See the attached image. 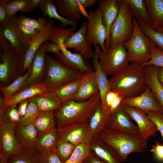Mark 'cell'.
Segmentation results:
<instances>
[{"mask_svg": "<svg viewBox=\"0 0 163 163\" xmlns=\"http://www.w3.org/2000/svg\"><path fill=\"white\" fill-rule=\"evenodd\" d=\"M0 158H8L25 149L16 137L15 129L17 123L7 117L4 110H0Z\"/></svg>", "mask_w": 163, "mask_h": 163, "instance_id": "obj_9", "label": "cell"}, {"mask_svg": "<svg viewBox=\"0 0 163 163\" xmlns=\"http://www.w3.org/2000/svg\"><path fill=\"white\" fill-rule=\"evenodd\" d=\"M75 147L68 142L59 139L56 145L55 152L64 162L71 156Z\"/></svg>", "mask_w": 163, "mask_h": 163, "instance_id": "obj_43", "label": "cell"}, {"mask_svg": "<svg viewBox=\"0 0 163 163\" xmlns=\"http://www.w3.org/2000/svg\"><path fill=\"white\" fill-rule=\"evenodd\" d=\"M0 80L4 82L13 72L23 71L25 53L16 49L0 35Z\"/></svg>", "mask_w": 163, "mask_h": 163, "instance_id": "obj_8", "label": "cell"}, {"mask_svg": "<svg viewBox=\"0 0 163 163\" xmlns=\"http://www.w3.org/2000/svg\"><path fill=\"white\" fill-rule=\"evenodd\" d=\"M138 24L144 34L154 43L156 47L163 51V32L155 30L149 25Z\"/></svg>", "mask_w": 163, "mask_h": 163, "instance_id": "obj_41", "label": "cell"}, {"mask_svg": "<svg viewBox=\"0 0 163 163\" xmlns=\"http://www.w3.org/2000/svg\"><path fill=\"white\" fill-rule=\"evenodd\" d=\"M98 0H56L57 10L65 18L78 21L82 18L81 10L94 5Z\"/></svg>", "mask_w": 163, "mask_h": 163, "instance_id": "obj_11", "label": "cell"}, {"mask_svg": "<svg viewBox=\"0 0 163 163\" xmlns=\"http://www.w3.org/2000/svg\"><path fill=\"white\" fill-rule=\"evenodd\" d=\"M5 113L7 117L11 121L18 123L21 117L18 109L15 107H5Z\"/></svg>", "mask_w": 163, "mask_h": 163, "instance_id": "obj_49", "label": "cell"}, {"mask_svg": "<svg viewBox=\"0 0 163 163\" xmlns=\"http://www.w3.org/2000/svg\"><path fill=\"white\" fill-rule=\"evenodd\" d=\"M56 123L53 111H40L32 123L39 134L54 128Z\"/></svg>", "mask_w": 163, "mask_h": 163, "instance_id": "obj_33", "label": "cell"}, {"mask_svg": "<svg viewBox=\"0 0 163 163\" xmlns=\"http://www.w3.org/2000/svg\"><path fill=\"white\" fill-rule=\"evenodd\" d=\"M18 25L23 38L26 43L30 46L39 31L26 25L18 23Z\"/></svg>", "mask_w": 163, "mask_h": 163, "instance_id": "obj_46", "label": "cell"}, {"mask_svg": "<svg viewBox=\"0 0 163 163\" xmlns=\"http://www.w3.org/2000/svg\"><path fill=\"white\" fill-rule=\"evenodd\" d=\"M91 151L106 163H121L117 152L111 147L101 141L98 135L93 137L89 142Z\"/></svg>", "mask_w": 163, "mask_h": 163, "instance_id": "obj_25", "label": "cell"}, {"mask_svg": "<svg viewBox=\"0 0 163 163\" xmlns=\"http://www.w3.org/2000/svg\"><path fill=\"white\" fill-rule=\"evenodd\" d=\"M125 0L130 8L133 18L138 23L150 26L147 10L144 0Z\"/></svg>", "mask_w": 163, "mask_h": 163, "instance_id": "obj_34", "label": "cell"}, {"mask_svg": "<svg viewBox=\"0 0 163 163\" xmlns=\"http://www.w3.org/2000/svg\"><path fill=\"white\" fill-rule=\"evenodd\" d=\"M58 139V129L55 127L38 134L35 149L40 154L55 152Z\"/></svg>", "mask_w": 163, "mask_h": 163, "instance_id": "obj_28", "label": "cell"}, {"mask_svg": "<svg viewBox=\"0 0 163 163\" xmlns=\"http://www.w3.org/2000/svg\"><path fill=\"white\" fill-rule=\"evenodd\" d=\"M158 31L163 32V28L156 30Z\"/></svg>", "mask_w": 163, "mask_h": 163, "instance_id": "obj_60", "label": "cell"}, {"mask_svg": "<svg viewBox=\"0 0 163 163\" xmlns=\"http://www.w3.org/2000/svg\"><path fill=\"white\" fill-rule=\"evenodd\" d=\"M57 129L59 139L68 142L75 146L83 142L89 143L88 123L71 124Z\"/></svg>", "mask_w": 163, "mask_h": 163, "instance_id": "obj_14", "label": "cell"}, {"mask_svg": "<svg viewBox=\"0 0 163 163\" xmlns=\"http://www.w3.org/2000/svg\"><path fill=\"white\" fill-rule=\"evenodd\" d=\"M46 61V75L42 83L47 92H54L68 82L81 78L84 74L68 68L59 60L47 54Z\"/></svg>", "mask_w": 163, "mask_h": 163, "instance_id": "obj_4", "label": "cell"}, {"mask_svg": "<svg viewBox=\"0 0 163 163\" xmlns=\"http://www.w3.org/2000/svg\"><path fill=\"white\" fill-rule=\"evenodd\" d=\"M50 19L46 18L35 19L23 15H20L17 18L18 24L30 26L39 31L43 29L47 25Z\"/></svg>", "mask_w": 163, "mask_h": 163, "instance_id": "obj_42", "label": "cell"}, {"mask_svg": "<svg viewBox=\"0 0 163 163\" xmlns=\"http://www.w3.org/2000/svg\"><path fill=\"white\" fill-rule=\"evenodd\" d=\"M0 35L16 49L25 53L29 47L21 34L15 16L10 17L6 24L0 26Z\"/></svg>", "mask_w": 163, "mask_h": 163, "instance_id": "obj_18", "label": "cell"}, {"mask_svg": "<svg viewBox=\"0 0 163 163\" xmlns=\"http://www.w3.org/2000/svg\"><path fill=\"white\" fill-rule=\"evenodd\" d=\"M94 52L92 63L99 86L101 102L103 106L106 93L110 89L109 82V79L107 77V76L101 67L96 51L94 50Z\"/></svg>", "mask_w": 163, "mask_h": 163, "instance_id": "obj_32", "label": "cell"}, {"mask_svg": "<svg viewBox=\"0 0 163 163\" xmlns=\"http://www.w3.org/2000/svg\"><path fill=\"white\" fill-rule=\"evenodd\" d=\"M122 104L138 108L146 114L151 111L162 113L153 93L147 85L144 91L139 95L124 98Z\"/></svg>", "mask_w": 163, "mask_h": 163, "instance_id": "obj_15", "label": "cell"}, {"mask_svg": "<svg viewBox=\"0 0 163 163\" xmlns=\"http://www.w3.org/2000/svg\"><path fill=\"white\" fill-rule=\"evenodd\" d=\"M101 67L107 76H113L130 63L126 48L123 44L110 47L104 52L99 46H94Z\"/></svg>", "mask_w": 163, "mask_h": 163, "instance_id": "obj_6", "label": "cell"}, {"mask_svg": "<svg viewBox=\"0 0 163 163\" xmlns=\"http://www.w3.org/2000/svg\"><path fill=\"white\" fill-rule=\"evenodd\" d=\"M121 1L100 0L97 2L98 8L101 11L103 21L107 31V38L105 44L106 50L110 47V30L118 14Z\"/></svg>", "mask_w": 163, "mask_h": 163, "instance_id": "obj_19", "label": "cell"}, {"mask_svg": "<svg viewBox=\"0 0 163 163\" xmlns=\"http://www.w3.org/2000/svg\"><path fill=\"white\" fill-rule=\"evenodd\" d=\"M133 29L129 39L123 44L127 50L129 62L143 64L151 58L150 49L156 46L142 32L133 18Z\"/></svg>", "mask_w": 163, "mask_h": 163, "instance_id": "obj_5", "label": "cell"}, {"mask_svg": "<svg viewBox=\"0 0 163 163\" xmlns=\"http://www.w3.org/2000/svg\"><path fill=\"white\" fill-rule=\"evenodd\" d=\"M122 107L132 120L137 124L139 134L148 140L158 132L155 123L144 111L138 108L122 105Z\"/></svg>", "mask_w": 163, "mask_h": 163, "instance_id": "obj_13", "label": "cell"}, {"mask_svg": "<svg viewBox=\"0 0 163 163\" xmlns=\"http://www.w3.org/2000/svg\"><path fill=\"white\" fill-rule=\"evenodd\" d=\"M147 114L155 124L163 139V113L160 112L151 111Z\"/></svg>", "mask_w": 163, "mask_h": 163, "instance_id": "obj_47", "label": "cell"}, {"mask_svg": "<svg viewBox=\"0 0 163 163\" xmlns=\"http://www.w3.org/2000/svg\"><path fill=\"white\" fill-rule=\"evenodd\" d=\"M5 6L9 16H15L19 11L30 12L34 8L33 7L31 0H5Z\"/></svg>", "mask_w": 163, "mask_h": 163, "instance_id": "obj_37", "label": "cell"}, {"mask_svg": "<svg viewBox=\"0 0 163 163\" xmlns=\"http://www.w3.org/2000/svg\"><path fill=\"white\" fill-rule=\"evenodd\" d=\"M29 102L25 115L21 118L18 123L28 124L32 123L40 111L33 101L28 99Z\"/></svg>", "mask_w": 163, "mask_h": 163, "instance_id": "obj_44", "label": "cell"}, {"mask_svg": "<svg viewBox=\"0 0 163 163\" xmlns=\"http://www.w3.org/2000/svg\"><path fill=\"white\" fill-rule=\"evenodd\" d=\"M38 7L40 13L44 16L47 15L50 19L52 18L59 20L64 27L69 26L75 28L78 21L68 19L60 15L53 0H42Z\"/></svg>", "mask_w": 163, "mask_h": 163, "instance_id": "obj_31", "label": "cell"}, {"mask_svg": "<svg viewBox=\"0 0 163 163\" xmlns=\"http://www.w3.org/2000/svg\"><path fill=\"white\" fill-rule=\"evenodd\" d=\"M151 58L147 62L141 64L143 66L153 65L159 68H163V51L156 46L150 50Z\"/></svg>", "mask_w": 163, "mask_h": 163, "instance_id": "obj_45", "label": "cell"}, {"mask_svg": "<svg viewBox=\"0 0 163 163\" xmlns=\"http://www.w3.org/2000/svg\"><path fill=\"white\" fill-rule=\"evenodd\" d=\"M10 17L6 8L5 0H0V26L6 24L8 21Z\"/></svg>", "mask_w": 163, "mask_h": 163, "instance_id": "obj_51", "label": "cell"}, {"mask_svg": "<svg viewBox=\"0 0 163 163\" xmlns=\"http://www.w3.org/2000/svg\"><path fill=\"white\" fill-rule=\"evenodd\" d=\"M101 101L99 92L83 101L70 100L62 103L56 111L57 128L75 123H88L97 105Z\"/></svg>", "mask_w": 163, "mask_h": 163, "instance_id": "obj_2", "label": "cell"}, {"mask_svg": "<svg viewBox=\"0 0 163 163\" xmlns=\"http://www.w3.org/2000/svg\"><path fill=\"white\" fill-rule=\"evenodd\" d=\"M8 163H41L40 154L36 150H27L9 157Z\"/></svg>", "mask_w": 163, "mask_h": 163, "instance_id": "obj_38", "label": "cell"}, {"mask_svg": "<svg viewBox=\"0 0 163 163\" xmlns=\"http://www.w3.org/2000/svg\"><path fill=\"white\" fill-rule=\"evenodd\" d=\"M109 80L110 90L125 98L139 95L147 86L145 67L136 62H130Z\"/></svg>", "mask_w": 163, "mask_h": 163, "instance_id": "obj_1", "label": "cell"}, {"mask_svg": "<svg viewBox=\"0 0 163 163\" xmlns=\"http://www.w3.org/2000/svg\"><path fill=\"white\" fill-rule=\"evenodd\" d=\"M32 5L34 8L39 7L42 0H31Z\"/></svg>", "mask_w": 163, "mask_h": 163, "instance_id": "obj_58", "label": "cell"}, {"mask_svg": "<svg viewBox=\"0 0 163 163\" xmlns=\"http://www.w3.org/2000/svg\"><path fill=\"white\" fill-rule=\"evenodd\" d=\"M124 98L123 96L120 94L107 109L108 112L110 114L120 108L122 106L123 101Z\"/></svg>", "mask_w": 163, "mask_h": 163, "instance_id": "obj_54", "label": "cell"}, {"mask_svg": "<svg viewBox=\"0 0 163 163\" xmlns=\"http://www.w3.org/2000/svg\"><path fill=\"white\" fill-rule=\"evenodd\" d=\"M75 28L65 29L54 25L49 40L59 45L60 47L64 45L66 40L75 32Z\"/></svg>", "mask_w": 163, "mask_h": 163, "instance_id": "obj_40", "label": "cell"}, {"mask_svg": "<svg viewBox=\"0 0 163 163\" xmlns=\"http://www.w3.org/2000/svg\"><path fill=\"white\" fill-rule=\"evenodd\" d=\"M87 18L86 35L88 42L94 47L99 45L103 51H105L107 34L101 9L98 7L94 11L90 10Z\"/></svg>", "mask_w": 163, "mask_h": 163, "instance_id": "obj_10", "label": "cell"}, {"mask_svg": "<svg viewBox=\"0 0 163 163\" xmlns=\"http://www.w3.org/2000/svg\"><path fill=\"white\" fill-rule=\"evenodd\" d=\"M99 92L98 85L94 71L83 75L77 94L73 100H86Z\"/></svg>", "mask_w": 163, "mask_h": 163, "instance_id": "obj_24", "label": "cell"}, {"mask_svg": "<svg viewBox=\"0 0 163 163\" xmlns=\"http://www.w3.org/2000/svg\"><path fill=\"white\" fill-rule=\"evenodd\" d=\"M15 133L18 142L24 149L36 150L38 133L33 123H17Z\"/></svg>", "mask_w": 163, "mask_h": 163, "instance_id": "obj_23", "label": "cell"}, {"mask_svg": "<svg viewBox=\"0 0 163 163\" xmlns=\"http://www.w3.org/2000/svg\"><path fill=\"white\" fill-rule=\"evenodd\" d=\"M29 99L34 102L40 111H56L63 103L54 92L47 91Z\"/></svg>", "mask_w": 163, "mask_h": 163, "instance_id": "obj_29", "label": "cell"}, {"mask_svg": "<svg viewBox=\"0 0 163 163\" xmlns=\"http://www.w3.org/2000/svg\"><path fill=\"white\" fill-rule=\"evenodd\" d=\"M0 163H8V158H0Z\"/></svg>", "mask_w": 163, "mask_h": 163, "instance_id": "obj_59", "label": "cell"}, {"mask_svg": "<svg viewBox=\"0 0 163 163\" xmlns=\"http://www.w3.org/2000/svg\"><path fill=\"white\" fill-rule=\"evenodd\" d=\"M31 70V66L24 75L17 78L11 83L6 86H1L0 89L4 98L10 97L25 87Z\"/></svg>", "mask_w": 163, "mask_h": 163, "instance_id": "obj_36", "label": "cell"}, {"mask_svg": "<svg viewBox=\"0 0 163 163\" xmlns=\"http://www.w3.org/2000/svg\"><path fill=\"white\" fill-rule=\"evenodd\" d=\"M46 52L42 44L38 49L31 65L30 73L24 87L28 88L39 83L40 81L46 72Z\"/></svg>", "mask_w": 163, "mask_h": 163, "instance_id": "obj_21", "label": "cell"}, {"mask_svg": "<svg viewBox=\"0 0 163 163\" xmlns=\"http://www.w3.org/2000/svg\"><path fill=\"white\" fill-rule=\"evenodd\" d=\"M84 163H106L97 156L91 151L89 155L85 161Z\"/></svg>", "mask_w": 163, "mask_h": 163, "instance_id": "obj_55", "label": "cell"}, {"mask_svg": "<svg viewBox=\"0 0 163 163\" xmlns=\"http://www.w3.org/2000/svg\"><path fill=\"white\" fill-rule=\"evenodd\" d=\"M61 52L56 55L58 60L68 68L79 71L83 74L94 71L93 68L87 58L76 53H72L67 50L64 45L60 47Z\"/></svg>", "mask_w": 163, "mask_h": 163, "instance_id": "obj_16", "label": "cell"}, {"mask_svg": "<svg viewBox=\"0 0 163 163\" xmlns=\"http://www.w3.org/2000/svg\"><path fill=\"white\" fill-rule=\"evenodd\" d=\"M110 114L102 106L101 101L97 105L88 122L89 141L108 128Z\"/></svg>", "mask_w": 163, "mask_h": 163, "instance_id": "obj_17", "label": "cell"}, {"mask_svg": "<svg viewBox=\"0 0 163 163\" xmlns=\"http://www.w3.org/2000/svg\"><path fill=\"white\" fill-rule=\"evenodd\" d=\"M150 26L155 30L163 28V0H144Z\"/></svg>", "mask_w": 163, "mask_h": 163, "instance_id": "obj_30", "label": "cell"}, {"mask_svg": "<svg viewBox=\"0 0 163 163\" xmlns=\"http://www.w3.org/2000/svg\"><path fill=\"white\" fill-rule=\"evenodd\" d=\"M108 129L129 133L139 134L137 126L133 123L122 106L110 114Z\"/></svg>", "mask_w": 163, "mask_h": 163, "instance_id": "obj_20", "label": "cell"}, {"mask_svg": "<svg viewBox=\"0 0 163 163\" xmlns=\"http://www.w3.org/2000/svg\"><path fill=\"white\" fill-rule=\"evenodd\" d=\"M150 151L154 154L156 158L160 161H163V144L155 141L152 146Z\"/></svg>", "mask_w": 163, "mask_h": 163, "instance_id": "obj_52", "label": "cell"}, {"mask_svg": "<svg viewBox=\"0 0 163 163\" xmlns=\"http://www.w3.org/2000/svg\"><path fill=\"white\" fill-rule=\"evenodd\" d=\"M53 21L50 19L46 26L39 32L25 53L24 62L23 70L24 72L31 66L35 54L39 47L46 40H48L53 30Z\"/></svg>", "mask_w": 163, "mask_h": 163, "instance_id": "obj_22", "label": "cell"}, {"mask_svg": "<svg viewBox=\"0 0 163 163\" xmlns=\"http://www.w3.org/2000/svg\"><path fill=\"white\" fill-rule=\"evenodd\" d=\"M99 138L113 148L122 162L133 153H142L146 149L147 140L139 134H133L107 129L98 135Z\"/></svg>", "mask_w": 163, "mask_h": 163, "instance_id": "obj_3", "label": "cell"}, {"mask_svg": "<svg viewBox=\"0 0 163 163\" xmlns=\"http://www.w3.org/2000/svg\"><path fill=\"white\" fill-rule=\"evenodd\" d=\"M91 152L89 143H82L75 147L71 156L64 163H84Z\"/></svg>", "mask_w": 163, "mask_h": 163, "instance_id": "obj_39", "label": "cell"}, {"mask_svg": "<svg viewBox=\"0 0 163 163\" xmlns=\"http://www.w3.org/2000/svg\"><path fill=\"white\" fill-rule=\"evenodd\" d=\"M87 22L84 21L79 29L66 40L64 45L66 48L72 49L75 53L87 59L93 58L94 52L87 39Z\"/></svg>", "mask_w": 163, "mask_h": 163, "instance_id": "obj_12", "label": "cell"}, {"mask_svg": "<svg viewBox=\"0 0 163 163\" xmlns=\"http://www.w3.org/2000/svg\"><path fill=\"white\" fill-rule=\"evenodd\" d=\"M145 67L147 85L153 93L163 113V86L158 77L159 67L151 65Z\"/></svg>", "mask_w": 163, "mask_h": 163, "instance_id": "obj_27", "label": "cell"}, {"mask_svg": "<svg viewBox=\"0 0 163 163\" xmlns=\"http://www.w3.org/2000/svg\"><path fill=\"white\" fill-rule=\"evenodd\" d=\"M133 17L125 0L121 1L117 16L110 31V47L123 44L131 37L133 29Z\"/></svg>", "mask_w": 163, "mask_h": 163, "instance_id": "obj_7", "label": "cell"}, {"mask_svg": "<svg viewBox=\"0 0 163 163\" xmlns=\"http://www.w3.org/2000/svg\"><path fill=\"white\" fill-rule=\"evenodd\" d=\"M158 79L163 86V68H159L158 73Z\"/></svg>", "mask_w": 163, "mask_h": 163, "instance_id": "obj_57", "label": "cell"}, {"mask_svg": "<svg viewBox=\"0 0 163 163\" xmlns=\"http://www.w3.org/2000/svg\"><path fill=\"white\" fill-rule=\"evenodd\" d=\"M29 101L28 99L20 103L18 109L21 118L23 117L25 114L28 107Z\"/></svg>", "mask_w": 163, "mask_h": 163, "instance_id": "obj_56", "label": "cell"}, {"mask_svg": "<svg viewBox=\"0 0 163 163\" xmlns=\"http://www.w3.org/2000/svg\"><path fill=\"white\" fill-rule=\"evenodd\" d=\"M44 48L47 52H50L57 55L61 51L60 46L53 42H45L43 44Z\"/></svg>", "mask_w": 163, "mask_h": 163, "instance_id": "obj_53", "label": "cell"}, {"mask_svg": "<svg viewBox=\"0 0 163 163\" xmlns=\"http://www.w3.org/2000/svg\"><path fill=\"white\" fill-rule=\"evenodd\" d=\"M120 95L117 92L110 89L107 91L105 97L104 105L103 106L107 111L113 102Z\"/></svg>", "mask_w": 163, "mask_h": 163, "instance_id": "obj_50", "label": "cell"}, {"mask_svg": "<svg viewBox=\"0 0 163 163\" xmlns=\"http://www.w3.org/2000/svg\"><path fill=\"white\" fill-rule=\"evenodd\" d=\"M47 92L43 83H39L19 91L4 99V105L6 107H14L21 102L39 94Z\"/></svg>", "mask_w": 163, "mask_h": 163, "instance_id": "obj_26", "label": "cell"}, {"mask_svg": "<svg viewBox=\"0 0 163 163\" xmlns=\"http://www.w3.org/2000/svg\"><path fill=\"white\" fill-rule=\"evenodd\" d=\"M39 154L41 163H64L55 152Z\"/></svg>", "mask_w": 163, "mask_h": 163, "instance_id": "obj_48", "label": "cell"}, {"mask_svg": "<svg viewBox=\"0 0 163 163\" xmlns=\"http://www.w3.org/2000/svg\"><path fill=\"white\" fill-rule=\"evenodd\" d=\"M82 78L68 82L54 92L62 102L73 100L78 89Z\"/></svg>", "mask_w": 163, "mask_h": 163, "instance_id": "obj_35", "label": "cell"}]
</instances>
